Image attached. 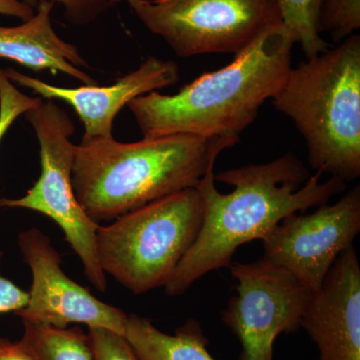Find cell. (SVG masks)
Instances as JSON below:
<instances>
[{
  "label": "cell",
  "mask_w": 360,
  "mask_h": 360,
  "mask_svg": "<svg viewBox=\"0 0 360 360\" xmlns=\"http://www.w3.org/2000/svg\"><path fill=\"white\" fill-rule=\"evenodd\" d=\"M21 342L35 360H94L89 335L79 328H58L22 321Z\"/></svg>",
  "instance_id": "9a60e30c"
},
{
  "label": "cell",
  "mask_w": 360,
  "mask_h": 360,
  "mask_svg": "<svg viewBox=\"0 0 360 360\" xmlns=\"http://www.w3.org/2000/svg\"><path fill=\"white\" fill-rule=\"evenodd\" d=\"M359 231L360 186H355L333 205L281 220L262 240V260L288 270L315 291Z\"/></svg>",
  "instance_id": "9c48e42d"
},
{
  "label": "cell",
  "mask_w": 360,
  "mask_h": 360,
  "mask_svg": "<svg viewBox=\"0 0 360 360\" xmlns=\"http://www.w3.org/2000/svg\"><path fill=\"white\" fill-rule=\"evenodd\" d=\"M229 269L238 281V295L221 319L240 342L238 360H274V341L300 328L314 291L288 270L262 259L236 262Z\"/></svg>",
  "instance_id": "ba28073f"
},
{
  "label": "cell",
  "mask_w": 360,
  "mask_h": 360,
  "mask_svg": "<svg viewBox=\"0 0 360 360\" xmlns=\"http://www.w3.org/2000/svg\"><path fill=\"white\" fill-rule=\"evenodd\" d=\"M25 116L39 141L40 175L22 198H0V208L33 210L53 220L79 257L89 283L97 290L105 292L108 283L96 251L99 224L80 206L71 180L77 150V144L71 141L75 123L51 99L42 98Z\"/></svg>",
  "instance_id": "8992f818"
},
{
  "label": "cell",
  "mask_w": 360,
  "mask_h": 360,
  "mask_svg": "<svg viewBox=\"0 0 360 360\" xmlns=\"http://www.w3.org/2000/svg\"><path fill=\"white\" fill-rule=\"evenodd\" d=\"M292 37L283 22L269 28L229 65L206 72L172 96L158 91L130 101L143 137L184 134L238 137L283 86L292 65Z\"/></svg>",
  "instance_id": "7a4b0ae2"
},
{
  "label": "cell",
  "mask_w": 360,
  "mask_h": 360,
  "mask_svg": "<svg viewBox=\"0 0 360 360\" xmlns=\"http://www.w3.org/2000/svg\"><path fill=\"white\" fill-rule=\"evenodd\" d=\"M180 58L245 51L283 22L276 0H125Z\"/></svg>",
  "instance_id": "52a82bcc"
},
{
  "label": "cell",
  "mask_w": 360,
  "mask_h": 360,
  "mask_svg": "<svg viewBox=\"0 0 360 360\" xmlns=\"http://www.w3.org/2000/svg\"><path fill=\"white\" fill-rule=\"evenodd\" d=\"M307 142L310 167L345 182L360 176V37L291 68L274 98Z\"/></svg>",
  "instance_id": "277c9868"
},
{
  "label": "cell",
  "mask_w": 360,
  "mask_h": 360,
  "mask_svg": "<svg viewBox=\"0 0 360 360\" xmlns=\"http://www.w3.org/2000/svg\"><path fill=\"white\" fill-rule=\"evenodd\" d=\"M321 175L310 176L292 153L219 174L210 168L195 187L205 210L202 226L165 284V293L184 295L208 272L231 266L241 245L262 240L288 215L326 205L347 189V182L340 177L322 182Z\"/></svg>",
  "instance_id": "6da1fadb"
},
{
  "label": "cell",
  "mask_w": 360,
  "mask_h": 360,
  "mask_svg": "<svg viewBox=\"0 0 360 360\" xmlns=\"http://www.w3.org/2000/svg\"><path fill=\"white\" fill-rule=\"evenodd\" d=\"M0 360H35L21 341L0 336Z\"/></svg>",
  "instance_id": "7402d4cb"
},
{
  "label": "cell",
  "mask_w": 360,
  "mask_h": 360,
  "mask_svg": "<svg viewBox=\"0 0 360 360\" xmlns=\"http://www.w3.org/2000/svg\"><path fill=\"white\" fill-rule=\"evenodd\" d=\"M319 27L335 44L352 37L360 27V0H324Z\"/></svg>",
  "instance_id": "e0dca14e"
},
{
  "label": "cell",
  "mask_w": 360,
  "mask_h": 360,
  "mask_svg": "<svg viewBox=\"0 0 360 360\" xmlns=\"http://www.w3.org/2000/svg\"><path fill=\"white\" fill-rule=\"evenodd\" d=\"M54 4L40 0L30 20L18 26L0 25V58L9 59L35 72H60L84 85H97V80L82 70L90 66L77 47L54 30L51 20Z\"/></svg>",
  "instance_id": "4fadbf2b"
},
{
  "label": "cell",
  "mask_w": 360,
  "mask_h": 360,
  "mask_svg": "<svg viewBox=\"0 0 360 360\" xmlns=\"http://www.w3.org/2000/svg\"><path fill=\"white\" fill-rule=\"evenodd\" d=\"M203 215L200 193L188 188L99 224L101 269L134 295L165 288L195 243Z\"/></svg>",
  "instance_id": "5b68a950"
},
{
  "label": "cell",
  "mask_w": 360,
  "mask_h": 360,
  "mask_svg": "<svg viewBox=\"0 0 360 360\" xmlns=\"http://www.w3.org/2000/svg\"><path fill=\"white\" fill-rule=\"evenodd\" d=\"M18 245L32 274L27 305L15 314L22 321L58 328L85 324L124 335L129 314L101 302L66 276L60 255L44 231L37 227L21 231Z\"/></svg>",
  "instance_id": "30bf717a"
},
{
  "label": "cell",
  "mask_w": 360,
  "mask_h": 360,
  "mask_svg": "<svg viewBox=\"0 0 360 360\" xmlns=\"http://www.w3.org/2000/svg\"><path fill=\"white\" fill-rule=\"evenodd\" d=\"M4 72L14 84L32 90L41 98L65 101L70 105L84 124L80 142L113 137L116 116L130 101L179 82L176 63L155 56H149L136 70L118 78L110 86L82 85L70 89L54 86L13 68H7Z\"/></svg>",
  "instance_id": "8fae6325"
},
{
  "label": "cell",
  "mask_w": 360,
  "mask_h": 360,
  "mask_svg": "<svg viewBox=\"0 0 360 360\" xmlns=\"http://www.w3.org/2000/svg\"><path fill=\"white\" fill-rule=\"evenodd\" d=\"M110 1H111V4H112V6H113V4H118V2L122 1V0H110Z\"/></svg>",
  "instance_id": "cb8c5ba5"
},
{
  "label": "cell",
  "mask_w": 360,
  "mask_h": 360,
  "mask_svg": "<svg viewBox=\"0 0 360 360\" xmlns=\"http://www.w3.org/2000/svg\"><path fill=\"white\" fill-rule=\"evenodd\" d=\"M30 6H37L40 0H21ZM58 2L65 9V18L72 25H85L94 22L112 6L110 0H49Z\"/></svg>",
  "instance_id": "ffe728a7"
},
{
  "label": "cell",
  "mask_w": 360,
  "mask_h": 360,
  "mask_svg": "<svg viewBox=\"0 0 360 360\" xmlns=\"http://www.w3.org/2000/svg\"><path fill=\"white\" fill-rule=\"evenodd\" d=\"M41 99L23 94L0 68V143L15 120L35 108Z\"/></svg>",
  "instance_id": "ac0fdd59"
},
{
  "label": "cell",
  "mask_w": 360,
  "mask_h": 360,
  "mask_svg": "<svg viewBox=\"0 0 360 360\" xmlns=\"http://www.w3.org/2000/svg\"><path fill=\"white\" fill-rule=\"evenodd\" d=\"M34 13V8L21 0H0V15L26 21L30 20Z\"/></svg>",
  "instance_id": "603a6c76"
},
{
  "label": "cell",
  "mask_w": 360,
  "mask_h": 360,
  "mask_svg": "<svg viewBox=\"0 0 360 360\" xmlns=\"http://www.w3.org/2000/svg\"><path fill=\"white\" fill-rule=\"evenodd\" d=\"M300 328L316 345L319 360H360V265L354 245L312 292Z\"/></svg>",
  "instance_id": "7c38bea8"
},
{
  "label": "cell",
  "mask_w": 360,
  "mask_h": 360,
  "mask_svg": "<svg viewBox=\"0 0 360 360\" xmlns=\"http://www.w3.org/2000/svg\"><path fill=\"white\" fill-rule=\"evenodd\" d=\"M124 336L139 360H217L208 352V340L200 322L188 319L167 335L150 319L131 314L127 316Z\"/></svg>",
  "instance_id": "5bb4252c"
},
{
  "label": "cell",
  "mask_w": 360,
  "mask_h": 360,
  "mask_svg": "<svg viewBox=\"0 0 360 360\" xmlns=\"http://www.w3.org/2000/svg\"><path fill=\"white\" fill-rule=\"evenodd\" d=\"M94 360H139L124 335L101 328H89Z\"/></svg>",
  "instance_id": "d6986e66"
},
{
  "label": "cell",
  "mask_w": 360,
  "mask_h": 360,
  "mask_svg": "<svg viewBox=\"0 0 360 360\" xmlns=\"http://www.w3.org/2000/svg\"><path fill=\"white\" fill-rule=\"evenodd\" d=\"M283 23L295 44L300 45L307 58L328 49L321 37L319 18L324 0H276Z\"/></svg>",
  "instance_id": "2e32d148"
},
{
  "label": "cell",
  "mask_w": 360,
  "mask_h": 360,
  "mask_svg": "<svg viewBox=\"0 0 360 360\" xmlns=\"http://www.w3.org/2000/svg\"><path fill=\"white\" fill-rule=\"evenodd\" d=\"M238 137L174 134L124 143L110 139L77 144L73 191L87 215L111 222L165 196L195 188Z\"/></svg>",
  "instance_id": "3957f363"
},
{
  "label": "cell",
  "mask_w": 360,
  "mask_h": 360,
  "mask_svg": "<svg viewBox=\"0 0 360 360\" xmlns=\"http://www.w3.org/2000/svg\"><path fill=\"white\" fill-rule=\"evenodd\" d=\"M4 252L0 251V260ZM30 295L28 291L21 290L13 281L0 274V314L20 311L27 305Z\"/></svg>",
  "instance_id": "44dd1931"
}]
</instances>
